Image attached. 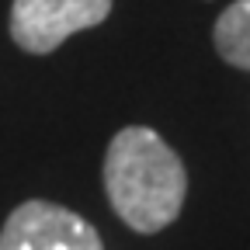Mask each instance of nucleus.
<instances>
[{"label":"nucleus","instance_id":"nucleus-3","mask_svg":"<svg viewBox=\"0 0 250 250\" xmlns=\"http://www.w3.org/2000/svg\"><path fill=\"white\" fill-rule=\"evenodd\" d=\"M0 250H104L101 236L77 212L52 202H24L18 205L4 229Z\"/></svg>","mask_w":250,"mask_h":250},{"label":"nucleus","instance_id":"nucleus-1","mask_svg":"<svg viewBox=\"0 0 250 250\" xmlns=\"http://www.w3.org/2000/svg\"><path fill=\"white\" fill-rule=\"evenodd\" d=\"M104 191L125 226L136 233H160L181 215L188 174L181 156L153 129L129 125L108 143Z\"/></svg>","mask_w":250,"mask_h":250},{"label":"nucleus","instance_id":"nucleus-2","mask_svg":"<svg viewBox=\"0 0 250 250\" xmlns=\"http://www.w3.org/2000/svg\"><path fill=\"white\" fill-rule=\"evenodd\" d=\"M108 14L111 0H14L11 39L31 56H45L77 31L101 24Z\"/></svg>","mask_w":250,"mask_h":250},{"label":"nucleus","instance_id":"nucleus-4","mask_svg":"<svg viewBox=\"0 0 250 250\" xmlns=\"http://www.w3.org/2000/svg\"><path fill=\"white\" fill-rule=\"evenodd\" d=\"M215 52L229 66L250 70V0H233L215 21Z\"/></svg>","mask_w":250,"mask_h":250}]
</instances>
